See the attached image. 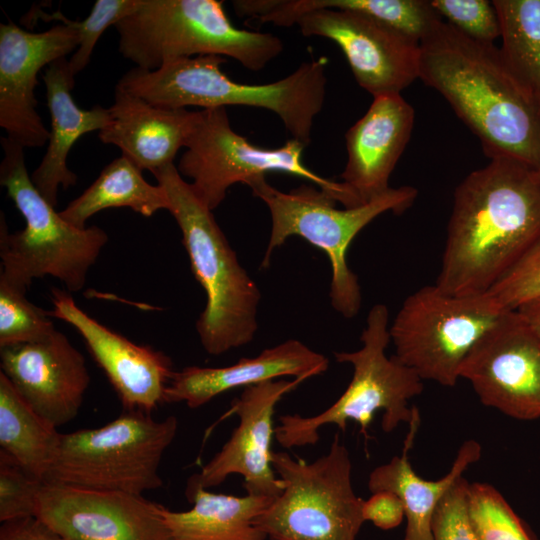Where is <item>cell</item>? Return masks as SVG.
I'll return each mask as SVG.
<instances>
[{"mask_svg":"<svg viewBox=\"0 0 540 540\" xmlns=\"http://www.w3.org/2000/svg\"><path fill=\"white\" fill-rule=\"evenodd\" d=\"M60 434L0 372V451L44 481Z\"/></svg>","mask_w":540,"mask_h":540,"instance_id":"cell-28","label":"cell"},{"mask_svg":"<svg viewBox=\"0 0 540 540\" xmlns=\"http://www.w3.org/2000/svg\"><path fill=\"white\" fill-rule=\"evenodd\" d=\"M1 144L0 184L24 217L25 227L9 233L1 212L0 279L26 292L33 279L51 276L70 293L80 291L108 242L107 233L98 226L78 228L63 219L33 184L24 148L7 137Z\"/></svg>","mask_w":540,"mask_h":540,"instance_id":"cell-5","label":"cell"},{"mask_svg":"<svg viewBox=\"0 0 540 540\" xmlns=\"http://www.w3.org/2000/svg\"><path fill=\"white\" fill-rule=\"evenodd\" d=\"M154 177L169 199L168 211L182 234L191 271L206 294V304L196 321L204 350L221 355L249 344L258 329L261 292L240 264L210 210L183 179L174 163Z\"/></svg>","mask_w":540,"mask_h":540,"instance_id":"cell-4","label":"cell"},{"mask_svg":"<svg viewBox=\"0 0 540 540\" xmlns=\"http://www.w3.org/2000/svg\"><path fill=\"white\" fill-rule=\"evenodd\" d=\"M127 207L145 217L169 209L165 189L148 183L142 171L121 155L106 165L96 180L60 215L78 228H86L87 220L107 208Z\"/></svg>","mask_w":540,"mask_h":540,"instance_id":"cell-26","label":"cell"},{"mask_svg":"<svg viewBox=\"0 0 540 540\" xmlns=\"http://www.w3.org/2000/svg\"><path fill=\"white\" fill-rule=\"evenodd\" d=\"M185 496L192 504L186 511H172L158 504L172 540L267 539L255 520L275 497L248 494L238 497L203 488H186Z\"/></svg>","mask_w":540,"mask_h":540,"instance_id":"cell-25","label":"cell"},{"mask_svg":"<svg viewBox=\"0 0 540 540\" xmlns=\"http://www.w3.org/2000/svg\"><path fill=\"white\" fill-rule=\"evenodd\" d=\"M178 429L173 415L155 420L124 411L93 429L61 433L45 483L134 495L161 488V460Z\"/></svg>","mask_w":540,"mask_h":540,"instance_id":"cell-9","label":"cell"},{"mask_svg":"<svg viewBox=\"0 0 540 540\" xmlns=\"http://www.w3.org/2000/svg\"><path fill=\"white\" fill-rule=\"evenodd\" d=\"M362 347L353 352H335L339 363L353 366V376L342 395L323 412L309 417L286 414L279 417L274 436L285 448L314 445L319 430L329 424L344 432L348 421L360 426L368 438V428L374 414L383 410L382 429L392 432L401 422L410 423L415 407L409 400L423 391L420 376L395 355L388 357L386 348L391 341L389 312L384 304L374 305L362 331Z\"/></svg>","mask_w":540,"mask_h":540,"instance_id":"cell-8","label":"cell"},{"mask_svg":"<svg viewBox=\"0 0 540 540\" xmlns=\"http://www.w3.org/2000/svg\"><path fill=\"white\" fill-rule=\"evenodd\" d=\"M44 481L31 475L0 451V521L34 516Z\"/></svg>","mask_w":540,"mask_h":540,"instance_id":"cell-34","label":"cell"},{"mask_svg":"<svg viewBox=\"0 0 540 540\" xmlns=\"http://www.w3.org/2000/svg\"><path fill=\"white\" fill-rule=\"evenodd\" d=\"M303 380H269L246 387L231 404L230 413L239 418L230 438L200 470L187 480L186 488L209 489L232 474L243 477L248 495L277 497L283 483L271 462L274 436L273 416L277 403Z\"/></svg>","mask_w":540,"mask_h":540,"instance_id":"cell-16","label":"cell"},{"mask_svg":"<svg viewBox=\"0 0 540 540\" xmlns=\"http://www.w3.org/2000/svg\"><path fill=\"white\" fill-rule=\"evenodd\" d=\"M539 237L537 169L492 158L455 189L435 285L451 295L486 294Z\"/></svg>","mask_w":540,"mask_h":540,"instance_id":"cell-1","label":"cell"},{"mask_svg":"<svg viewBox=\"0 0 540 540\" xmlns=\"http://www.w3.org/2000/svg\"><path fill=\"white\" fill-rule=\"evenodd\" d=\"M109 112L110 120L99 131V139L117 146L141 171L152 174L173 163L197 117V111L152 105L117 85Z\"/></svg>","mask_w":540,"mask_h":540,"instance_id":"cell-22","label":"cell"},{"mask_svg":"<svg viewBox=\"0 0 540 540\" xmlns=\"http://www.w3.org/2000/svg\"><path fill=\"white\" fill-rule=\"evenodd\" d=\"M413 107L401 94L374 97L367 112L346 132L347 162L341 182L360 204L386 192L412 133Z\"/></svg>","mask_w":540,"mask_h":540,"instance_id":"cell-20","label":"cell"},{"mask_svg":"<svg viewBox=\"0 0 540 540\" xmlns=\"http://www.w3.org/2000/svg\"><path fill=\"white\" fill-rule=\"evenodd\" d=\"M505 311L487 293L458 296L423 286L389 326L394 355L422 380L453 387L471 348Z\"/></svg>","mask_w":540,"mask_h":540,"instance_id":"cell-12","label":"cell"},{"mask_svg":"<svg viewBox=\"0 0 540 540\" xmlns=\"http://www.w3.org/2000/svg\"><path fill=\"white\" fill-rule=\"evenodd\" d=\"M0 540H67L36 516L2 522Z\"/></svg>","mask_w":540,"mask_h":540,"instance_id":"cell-38","label":"cell"},{"mask_svg":"<svg viewBox=\"0 0 540 540\" xmlns=\"http://www.w3.org/2000/svg\"><path fill=\"white\" fill-rule=\"evenodd\" d=\"M0 361L1 372L17 392L55 427L78 415L90 376L85 358L62 332L2 347Z\"/></svg>","mask_w":540,"mask_h":540,"instance_id":"cell-19","label":"cell"},{"mask_svg":"<svg viewBox=\"0 0 540 540\" xmlns=\"http://www.w3.org/2000/svg\"><path fill=\"white\" fill-rule=\"evenodd\" d=\"M322 8L364 13L419 42L442 19L424 0H260L257 20L291 27L300 16Z\"/></svg>","mask_w":540,"mask_h":540,"instance_id":"cell-27","label":"cell"},{"mask_svg":"<svg viewBox=\"0 0 540 540\" xmlns=\"http://www.w3.org/2000/svg\"><path fill=\"white\" fill-rule=\"evenodd\" d=\"M469 482L460 477L437 506L433 520V540H478L467 512Z\"/></svg>","mask_w":540,"mask_h":540,"instance_id":"cell-36","label":"cell"},{"mask_svg":"<svg viewBox=\"0 0 540 540\" xmlns=\"http://www.w3.org/2000/svg\"><path fill=\"white\" fill-rule=\"evenodd\" d=\"M223 1L138 0L136 9L114 27L118 50L137 68L156 70L197 56L230 57L260 71L283 51L272 34L240 29L227 17Z\"/></svg>","mask_w":540,"mask_h":540,"instance_id":"cell-6","label":"cell"},{"mask_svg":"<svg viewBox=\"0 0 540 540\" xmlns=\"http://www.w3.org/2000/svg\"><path fill=\"white\" fill-rule=\"evenodd\" d=\"M537 96H538L539 106H540V94L537 93ZM537 171H538V175H539V178H540V165H539Z\"/></svg>","mask_w":540,"mask_h":540,"instance_id":"cell-40","label":"cell"},{"mask_svg":"<svg viewBox=\"0 0 540 540\" xmlns=\"http://www.w3.org/2000/svg\"><path fill=\"white\" fill-rule=\"evenodd\" d=\"M29 17L60 24L36 33L10 20L0 24V126L23 148H39L49 141L50 131L37 112V76L45 66L76 51L80 34L59 11L35 10Z\"/></svg>","mask_w":540,"mask_h":540,"instance_id":"cell-13","label":"cell"},{"mask_svg":"<svg viewBox=\"0 0 540 540\" xmlns=\"http://www.w3.org/2000/svg\"><path fill=\"white\" fill-rule=\"evenodd\" d=\"M516 310L533 333L540 339V297L524 303Z\"/></svg>","mask_w":540,"mask_h":540,"instance_id":"cell-39","label":"cell"},{"mask_svg":"<svg viewBox=\"0 0 540 540\" xmlns=\"http://www.w3.org/2000/svg\"><path fill=\"white\" fill-rule=\"evenodd\" d=\"M283 491L255 520L270 540H355L365 521L352 486L350 454L338 433L312 462L272 452Z\"/></svg>","mask_w":540,"mask_h":540,"instance_id":"cell-10","label":"cell"},{"mask_svg":"<svg viewBox=\"0 0 540 540\" xmlns=\"http://www.w3.org/2000/svg\"><path fill=\"white\" fill-rule=\"evenodd\" d=\"M34 516L67 540H172L158 503L125 492L44 482Z\"/></svg>","mask_w":540,"mask_h":540,"instance_id":"cell-17","label":"cell"},{"mask_svg":"<svg viewBox=\"0 0 540 540\" xmlns=\"http://www.w3.org/2000/svg\"><path fill=\"white\" fill-rule=\"evenodd\" d=\"M419 425L420 415L415 407L401 455L372 470L368 480L371 493L390 491L402 501L407 521L402 540H433L432 520L437 506L463 472L481 457V445L469 439L459 448L444 477L436 481L419 477L409 461Z\"/></svg>","mask_w":540,"mask_h":540,"instance_id":"cell-24","label":"cell"},{"mask_svg":"<svg viewBox=\"0 0 540 540\" xmlns=\"http://www.w3.org/2000/svg\"><path fill=\"white\" fill-rule=\"evenodd\" d=\"M327 357L296 339L263 350L252 358H241L225 367L187 366L175 371L165 391L164 403L185 402L199 408L216 396L283 376L306 380L323 374Z\"/></svg>","mask_w":540,"mask_h":540,"instance_id":"cell-21","label":"cell"},{"mask_svg":"<svg viewBox=\"0 0 540 540\" xmlns=\"http://www.w3.org/2000/svg\"><path fill=\"white\" fill-rule=\"evenodd\" d=\"M459 377L485 406L518 420L540 418V339L517 310H506L475 343Z\"/></svg>","mask_w":540,"mask_h":540,"instance_id":"cell-14","label":"cell"},{"mask_svg":"<svg viewBox=\"0 0 540 540\" xmlns=\"http://www.w3.org/2000/svg\"><path fill=\"white\" fill-rule=\"evenodd\" d=\"M492 2L500 22V49L505 59L540 94V0Z\"/></svg>","mask_w":540,"mask_h":540,"instance_id":"cell-29","label":"cell"},{"mask_svg":"<svg viewBox=\"0 0 540 540\" xmlns=\"http://www.w3.org/2000/svg\"><path fill=\"white\" fill-rule=\"evenodd\" d=\"M419 79L445 98L490 159L538 169L537 93L494 43L474 40L441 19L420 41Z\"/></svg>","mask_w":540,"mask_h":540,"instance_id":"cell-2","label":"cell"},{"mask_svg":"<svg viewBox=\"0 0 540 540\" xmlns=\"http://www.w3.org/2000/svg\"><path fill=\"white\" fill-rule=\"evenodd\" d=\"M51 302L49 316L65 321L79 332L124 411L151 414L164 404L165 391L175 372L169 356L104 326L80 309L69 291L53 288Z\"/></svg>","mask_w":540,"mask_h":540,"instance_id":"cell-18","label":"cell"},{"mask_svg":"<svg viewBox=\"0 0 540 540\" xmlns=\"http://www.w3.org/2000/svg\"><path fill=\"white\" fill-rule=\"evenodd\" d=\"M295 25L306 37L333 41L373 98L400 94L419 78L420 42L369 15L322 8L300 16Z\"/></svg>","mask_w":540,"mask_h":540,"instance_id":"cell-15","label":"cell"},{"mask_svg":"<svg viewBox=\"0 0 540 540\" xmlns=\"http://www.w3.org/2000/svg\"><path fill=\"white\" fill-rule=\"evenodd\" d=\"M487 294L506 310L540 297V237Z\"/></svg>","mask_w":540,"mask_h":540,"instance_id":"cell-33","label":"cell"},{"mask_svg":"<svg viewBox=\"0 0 540 540\" xmlns=\"http://www.w3.org/2000/svg\"><path fill=\"white\" fill-rule=\"evenodd\" d=\"M42 79L51 130L47 150L31 179L41 195L55 207L59 187L66 190L77 183V175L67 166L72 146L83 135L102 130L110 120V112L100 105L82 109L75 103L71 95L75 76L67 58L48 65Z\"/></svg>","mask_w":540,"mask_h":540,"instance_id":"cell-23","label":"cell"},{"mask_svg":"<svg viewBox=\"0 0 540 540\" xmlns=\"http://www.w3.org/2000/svg\"><path fill=\"white\" fill-rule=\"evenodd\" d=\"M305 147L293 138L273 149L256 146L233 130L225 107L200 109L176 167L182 177L191 180L197 197L212 211L222 203L232 185L242 183L250 187L269 173L303 178L344 208L360 206L341 181L324 178L305 166Z\"/></svg>","mask_w":540,"mask_h":540,"instance_id":"cell-11","label":"cell"},{"mask_svg":"<svg viewBox=\"0 0 540 540\" xmlns=\"http://www.w3.org/2000/svg\"><path fill=\"white\" fill-rule=\"evenodd\" d=\"M249 188L271 215L270 238L261 267H269L274 250L291 236L305 239L328 256L332 271L331 305L347 319L358 314L362 302L358 277L347 264L351 242L376 217L389 211L401 214L417 198V189L412 186L390 187L363 205L338 209L337 201L315 185L301 184L283 192L264 178Z\"/></svg>","mask_w":540,"mask_h":540,"instance_id":"cell-7","label":"cell"},{"mask_svg":"<svg viewBox=\"0 0 540 540\" xmlns=\"http://www.w3.org/2000/svg\"><path fill=\"white\" fill-rule=\"evenodd\" d=\"M436 13L464 35L493 43L501 35L493 2L487 0H432Z\"/></svg>","mask_w":540,"mask_h":540,"instance_id":"cell-32","label":"cell"},{"mask_svg":"<svg viewBox=\"0 0 540 540\" xmlns=\"http://www.w3.org/2000/svg\"><path fill=\"white\" fill-rule=\"evenodd\" d=\"M138 0H97L89 15L82 21L72 20L80 34V44L69 59L73 76L82 71L90 61L94 47L109 27L132 13Z\"/></svg>","mask_w":540,"mask_h":540,"instance_id":"cell-35","label":"cell"},{"mask_svg":"<svg viewBox=\"0 0 540 540\" xmlns=\"http://www.w3.org/2000/svg\"><path fill=\"white\" fill-rule=\"evenodd\" d=\"M467 512L478 540H537L502 494L490 484H469Z\"/></svg>","mask_w":540,"mask_h":540,"instance_id":"cell-30","label":"cell"},{"mask_svg":"<svg viewBox=\"0 0 540 540\" xmlns=\"http://www.w3.org/2000/svg\"><path fill=\"white\" fill-rule=\"evenodd\" d=\"M363 518L382 530L397 527L405 517L404 506L400 498L390 491L372 493L363 503Z\"/></svg>","mask_w":540,"mask_h":540,"instance_id":"cell-37","label":"cell"},{"mask_svg":"<svg viewBox=\"0 0 540 540\" xmlns=\"http://www.w3.org/2000/svg\"><path fill=\"white\" fill-rule=\"evenodd\" d=\"M0 279V348L42 340L56 329L48 311Z\"/></svg>","mask_w":540,"mask_h":540,"instance_id":"cell-31","label":"cell"},{"mask_svg":"<svg viewBox=\"0 0 540 540\" xmlns=\"http://www.w3.org/2000/svg\"><path fill=\"white\" fill-rule=\"evenodd\" d=\"M225 62L222 56L205 55L175 60L152 71L135 67L117 86L169 109L232 105L266 109L281 119L293 139L305 146L311 142L314 119L325 102L326 57L304 62L288 76L266 84L231 80L221 69Z\"/></svg>","mask_w":540,"mask_h":540,"instance_id":"cell-3","label":"cell"}]
</instances>
